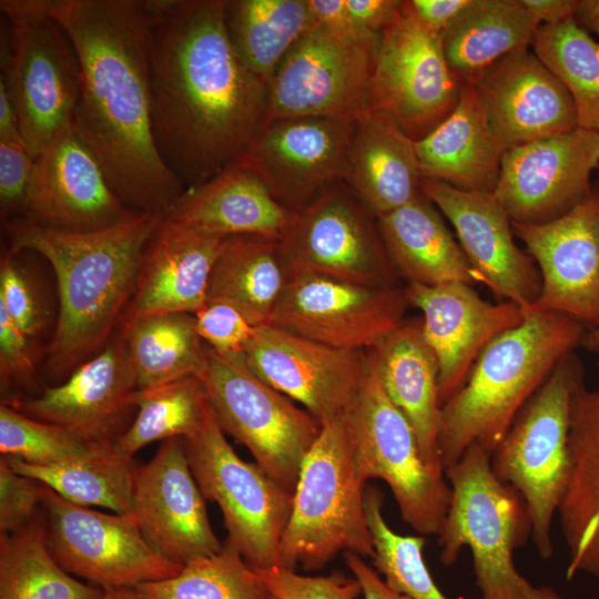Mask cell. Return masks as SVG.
Returning <instances> with one entry per match:
<instances>
[{"mask_svg": "<svg viewBox=\"0 0 599 599\" xmlns=\"http://www.w3.org/2000/svg\"><path fill=\"white\" fill-rule=\"evenodd\" d=\"M227 0H152V128L185 190L235 162L265 121L268 84L240 58Z\"/></svg>", "mask_w": 599, "mask_h": 599, "instance_id": "cell-1", "label": "cell"}, {"mask_svg": "<svg viewBox=\"0 0 599 599\" xmlns=\"http://www.w3.org/2000/svg\"><path fill=\"white\" fill-rule=\"evenodd\" d=\"M69 34L81 68L74 132L134 212L164 215L185 191L152 128V1L38 0Z\"/></svg>", "mask_w": 599, "mask_h": 599, "instance_id": "cell-2", "label": "cell"}, {"mask_svg": "<svg viewBox=\"0 0 599 599\" xmlns=\"http://www.w3.org/2000/svg\"><path fill=\"white\" fill-rule=\"evenodd\" d=\"M162 216L138 212L91 232L50 230L26 219L4 224L9 250L39 253L57 278L59 314L47 351L52 374H71L112 339L134 295L144 247Z\"/></svg>", "mask_w": 599, "mask_h": 599, "instance_id": "cell-3", "label": "cell"}, {"mask_svg": "<svg viewBox=\"0 0 599 599\" xmlns=\"http://www.w3.org/2000/svg\"><path fill=\"white\" fill-rule=\"evenodd\" d=\"M586 331L565 314L529 308L521 324L496 336L464 385L441 405L438 448L444 471L471 444L493 454L560 359L581 347Z\"/></svg>", "mask_w": 599, "mask_h": 599, "instance_id": "cell-4", "label": "cell"}, {"mask_svg": "<svg viewBox=\"0 0 599 599\" xmlns=\"http://www.w3.org/2000/svg\"><path fill=\"white\" fill-rule=\"evenodd\" d=\"M445 476L450 500L437 534L440 561L455 564L468 547L480 599H564L516 568L514 552L531 537L530 517L521 495L495 475L491 454L471 444Z\"/></svg>", "mask_w": 599, "mask_h": 599, "instance_id": "cell-5", "label": "cell"}, {"mask_svg": "<svg viewBox=\"0 0 599 599\" xmlns=\"http://www.w3.org/2000/svg\"><path fill=\"white\" fill-rule=\"evenodd\" d=\"M346 414L322 422L306 454L280 545V568L317 571L341 552L375 555Z\"/></svg>", "mask_w": 599, "mask_h": 599, "instance_id": "cell-6", "label": "cell"}, {"mask_svg": "<svg viewBox=\"0 0 599 599\" xmlns=\"http://www.w3.org/2000/svg\"><path fill=\"white\" fill-rule=\"evenodd\" d=\"M585 367L572 351L525 404L491 454V468L522 497L531 540L542 559L554 554L552 521L570 473L568 436L573 390Z\"/></svg>", "mask_w": 599, "mask_h": 599, "instance_id": "cell-7", "label": "cell"}, {"mask_svg": "<svg viewBox=\"0 0 599 599\" xmlns=\"http://www.w3.org/2000/svg\"><path fill=\"white\" fill-rule=\"evenodd\" d=\"M9 44L1 78L14 103L21 136L33 159L73 131L80 95L77 50L38 0H1Z\"/></svg>", "mask_w": 599, "mask_h": 599, "instance_id": "cell-8", "label": "cell"}, {"mask_svg": "<svg viewBox=\"0 0 599 599\" xmlns=\"http://www.w3.org/2000/svg\"><path fill=\"white\" fill-rule=\"evenodd\" d=\"M205 354L200 378L221 429L294 494L303 460L322 423L257 376L243 353L220 354L205 344Z\"/></svg>", "mask_w": 599, "mask_h": 599, "instance_id": "cell-9", "label": "cell"}, {"mask_svg": "<svg viewBox=\"0 0 599 599\" xmlns=\"http://www.w3.org/2000/svg\"><path fill=\"white\" fill-rule=\"evenodd\" d=\"M184 443L205 500L216 502L222 511L225 542L256 570L280 568V545L293 493L258 464L245 461L235 453L210 405L200 429Z\"/></svg>", "mask_w": 599, "mask_h": 599, "instance_id": "cell-10", "label": "cell"}, {"mask_svg": "<svg viewBox=\"0 0 599 599\" xmlns=\"http://www.w3.org/2000/svg\"><path fill=\"white\" fill-rule=\"evenodd\" d=\"M368 357L366 377L346 413L357 473L364 483L380 479L390 488L413 530L437 535L449 506V484L426 465L410 423L385 393Z\"/></svg>", "mask_w": 599, "mask_h": 599, "instance_id": "cell-11", "label": "cell"}, {"mask_svg": "<svg viewBox=\"0 0 599 599\" xmlns=\"http://www.w3.org/2000/svg\"><path fill=\"white\" fill-rule=\"evenodd\" d=\"M378 34L314 22L268 83L264 123L306 115L356 118L367 111Z\"/></svg>", "mask_w": 599, "mask_h": 599, "instance_id": "cell-12", "label": "cell"}, {"mask_svg": "<svg viewBox=\"0 0 599 599\" xmlns=\"http://www.w3.org/2000/svg\"><path fill=\"white\" fill-rule=\"evenodd\" d=\"M461 82L449 69L440 34L426 28L403 1L378 34L369 109L388 114L414 141L457 105Z\"/></svg>", "mask_w": 599, "mask_h": 599, "instance_id": "cell-13", "label": "cell"}, {"mask_svg": "<svg viewBox=\"0 0 599 599\" xmlns=\"http://www.w3.org/2000/svg\"><path fill=\"white\" fill-rule=\"evenodd\" d=\"M292 273L374 287L397 286L377 217L344 182L293 215L278 237Z\"/></svg>", "mask_w": 599, "mask_h": 599, "instance_id": "cell-14", "label": "cell"}, {"mask_svg": "<svg viewBox=\"0 0 599 599\" xmlns=\"http://www.w3.org/2000/svg\"><path fill=\"white\" fill-rule=\"evenodd\" d=\"M49 550L70 575L103 590L175 576L182 566L159 554L130 514H104L71 502L41 484Z\"/></svg>", "mask_w": 599, "mask_h": 599, "instance_id": "cell-15", "label": "cell"}, {"mask_svg": "<svg viewBox=\"0 0 599 599\" xmlns=\"http://www.w3.org/2000/svg\"><path fill=\"white\" fill-rule=\"evenodd\" d=\"M356 118L306 115L265 122L236 161L254 172L280 204L300 211L344 181Z\"/></svg>", "mask_w": 599, "mask_h": 599, "instance_id": "cell-16", "label": "cell"}, {"mask_svg": "<svg viewBox=\"0 0 599 599\" xmlns=\"http://www.w3.org/2000/svg\"><path fill=\"white\" fill-rule=\"evenodd\" d=\"M405 287H374L294 273L270 325L321 344L368 352L405 318Z\"/></svg>", "mask_w": 599, "mask_h": 599, "instance_id": "cell-17", "label": "cell"}, {"mask_svg": "<svg viewBox=\"0 0 599 599\" xmlns=\"http://www.w3.org/2000/svg\"><path fill=\"white\" fill-rule=\"evenodd\" d=\"M599 166V132L576 128L505 151L494 195L511 223L540 225L578 205Z\"/></svg>", "mask_w": 599, "mask_h": 599, "instance_id": "cell-18", "label": "cell"}, {"mask_svg": "<svg viewBox=\"0 0 599 599\" xmlns=\"http://www.w3.org/2000/svg\"><path fill=\"white\" fill-rule=\"evenodd\" d=\"M243 354L257 376L321 423L348 412L369 366L367 352L331 347L270 324L256 328Z\"/></svg>", "mask_w": 599, "mask_h": 599, "instance_id": "cell-19", "label": "cell"}, {"mask_svg": "<svg viewBox=\"0 0 599 599\" xmlns=\"http://www.w3.org/2000/svg\"><path fill=\"white\" fill-rule=\"evenodd\" d=\"M541 277L536 311L565 314L599 329V183L564 216L540 225L511 223Z\"/></svg>", "mask_w": 599, "mask_h": 599, "instance_id": "cell-20", "label": "cell"}, {"mask_svg": "<svg viewBox=\"0 0 599 599\" xmlns=\"http://www.w3.org/2000/svg\"><path fill=\"white\" fill-rule=\"evenodd\" d=\"M131 515L145 540L181 566L223 548L182 438L164 440L153 458L138 467Z\"/></svg>", "mask_w": 599, "mask_h": 599, "instance_id": "cell-21", "label": "cell"}, {"mask_svg": "<svg viewBox=\"0 0 599 599\" xmlns=\"http://www.w3.org/2000/svg\"><path fill=\"white\" fill-rule=\"evenodd\" d=\"M420 189L451 223L478 283L497 302L529 309L540 294V272L531 255L515 243L510 219L494 193L464 191L424 177Z\"/></svg>", "mask_w": 599, "mask_h": 599, "instance_id": "cell-22", "label": "cell"}, {"mask_svg": "<svg viewBox=\"0 0 599 599\" xmlns=\"http://www.w3.org/2000/svg\"><path fill=\"white\" fill-rule=\"evenodd\" d=\"M135 213L113 191L99 160L74 130L34 159L22 219L55 231L91 232Z\"/></svg>", "mask_w": 599, "mask_h": 599, "instance_id": "cell-23", "label": "cell"}, {"mask_svg": "<svg viewBox=\"0 0 599 599\" xmlns=\"http://www.w3.org/2000/svg\"><path fill=\"white\" fill-rule=\"evenodd\" d=\"M138 389L125 343L120 335L75 368L62 384L39 397L9 398L3 403L42 422L62 426L92 444L114 443L135 407Z\"/></svg>", "mask_w": 599, "mask_h": 599, "instance_id": "cell-24", "label": "cell"}, {"mask_svg": "<svg viewBox=\"0 0 599 599\" xmlns=\"http://www.w3.org/2000/svg\"><path fill=\"white\" fill-rule=\"evenodd\" d=\"M405 292L410 307L423 314V333L438 362L441 405L464 385L483 349L525 318L518 304L489 303L471 285L460 282L407 284Z\"/></svg>", "mask_w": 599, "mask_h": 599, "instance_id": "cell-25", "label": "cell"}, {"mask_svg": "<svg viewBox=\"0 0 599 599\" xmlns=\"http://www.w3.org/2000/svg\"><path fill=\"white\" fill-rule=\"evenodd\" d=\"M470 84L504 151L578 128L568 90L530 47L504 57Z\"/></svg>", "mask_w": 599, "mask_h": 599, "instance_id": "cell-26", "label": "cell"}, {"mask_svg": "<svg viewBox=\"0 0 599 599\" xmlns=\"http://www.w3.org/2000/svg\"><path fill=\"white\" fill-rule=\"evenodd\" d=\"M224 238L162 216L144 247L135 292L122 321L199 311L206 303Z\"/></svg>", "mask_w": 599, "mask_h": 599, "instance_id": "cell-27", "label": "cell"}, {"mask_svg": "<svg viewBox=\"0 0 599 599\" xmlns=\"http://www.w3.org/2000/svg\"><path fill=\"white\" fill-rule=\"evenodd\" d=\"M570 473L558 509L568 548L567 578L586 573L599 582V386H576L568 436Z\"/></svg>", "mask_w": 599, "mask_h": 599, "instance_id": "cell-28", "label": "cell"}, {"mask_svg": "<svg viewBox=\"0 0 599 599\" xmlns=\"http://www.w3.org/2000/svg\"><path fill=\"white\" fill-rule=\"evenodd\" d=\"M368 354L385 393L410 423L426 465L445 474L438 448L439 366L422 317L404 318Z\"/></svg>", "mask_w": 599, "mask_h": 599, "instance_id": "cell-29", "label": "cell"}, {"mask_svg": "<svg viewBox=\"0 0 599 599\" xmlns=\"http://www.w3.org/2000/svg\"><path fill=\"white\" fill-rule=\"evenodd\" d=\"M292 215L254 172L235 161L186 189L163 216L220 237L278 238Z\"/></svg>", "mask_w": 599, "mask_h": 599, "instance_id": "cell-30", "label": "cell"}, {"mask_svg": "<svg viewBox=\"0 0 599 599\" xmlns=\"http://www.w3.org/2000/svg\"><path fill=\"white\" fill-rule=\"evenodd\" d=\"M415 146L422 177L464 191L494 192L505 151L473 84H463L453 112Z\"/></svg>", "mask_w": 599, "mask_h": 599, "instance_id": "cell-31", "label": "cell"}, {"mask_svg": "<svg viewBox=\"0 0 599 599\" xmlns=\"http://www.w3.org/2000/svg\"><path fill=\"white\" fill-rule=\"evenodd\" d=\"M415 141L385 112L368 109L356 118L344 182L376 216L422 193Z\"/></svg>", "mask_w": 599, "mask_h": 599, "instance_id": "cell-32", "label": "cell"}, {"mask_svg": "<svg viewBox=\"0 0 599 599\" xmlns=\"http://www.w3.org/2000/svg\"><path fill=\"white\" fill-rule=\"evenodd\" d=\"M377 224L387 254L407 284L436 286L460 282L473 286L478 283L460 244L423 192L377 217Z\"/></svg>", "mask_w": 599, "mask_h": 599, "instance_id": "cell-33", "label": "cell"}, {"mask_svg": "<svg viewBox=\"0 0 599 599\" xmlns=\"http://www.w3.org/2000/svg\"><path fill=\"white\" fill-rule=\"evenodd\" d=\"M292 274L278 238L229 236L214 262L206 302L229 304L253 325H266Z\"/></svg>", "mask_w": 599, "mask_h": 599, "instance_id": "cell-34", "label": "cell"}, {"mask_svg": "<svg viewBox=\"0 0 599 599\" xmlns=\"http://www.w3.org/2000/svg\"><path fill=\"white\" fill-rule=\"evenodd\" d=\"M539 21L520 0H470L440 33L451 72L473 83L509 53L531 45Z\"/></svg>", "mask_w": 599, "mask_h": 599, "instance_id": "cell-35", "label": "cell"}, {"mask_svg": "<svg viewBox=\"0 0 599 599\" xmlns=\"http://www.w3.org/2000/svg\"><path fill=\"white\" fill-rule=\"evenodd\" d=\"M121 325L138 389L202 376L205 344L196 333L193 314L148 315L124 319Z\"/></svg>", "mask_w": 599, "mask_h": 599, "instance_id": "cell-36", "label": "cell"}, {"mask_svg": "<svg viewBox=\"0 0 599 599\" xmlns=\"http://www.w3.org/2000/svg\"><path fill=\"white\" fill-rule=\"evenodd\" d=\"M3 458L17 473L35 479L71 502L98 506L116 514L132 512L138 466L115 441L95 444L82 457L50 466Z\"/></svg>", "mask_w": 599, "mask_h": 599, "instance_id": "cell-37", "label": "cell"}, {"mask_svg": "<svg viewBox=\"0 0 599 599\" xmlns=\"http://www.w3.org/2000/svg\"><path fill=\"white\" fill-rule=\"evenodd\" d=\"M308 0H227L226 30L242 61L264 82L314 24Z\"/></svg>", "mask_w": 599, "mask_h": 599, "instance_id": "cell-38", "label": "cell"}, {"mask_svg": "<svg viewBox=\"0 0 599 599\" xmlns=\"http://www.w3.org/2000/svg\"><path fill=\"white\" fill-rule=\"evenodd\" d=\"M103 593L72 577L53 558L43 511L24 528L0 535V599H100Z\"/></svg>", "mask_w": 599, "mask_h": 599, "instance_id": "cell-39", "label": "cell"}, {"mask_svg": "<svg viewBox=\"0 0 599 599\" xmlns=\"http://www.w3.org/2000/svg\"><path fill=\"white\" fill-rule=\"evenodd\" d=\"M530 48L568 90L578 126L599 132V41L570 19L541 24Z\"/></svg>", "mask_w": 599, "mask_h": 599, "instance_id": "cell-40", "label": "cell"}, {"mask_svg": "<svg viewBox=\"0 0 599 599\" xmlns=\"http://www.w3.org/2000/svg\"><path fill=\"white\" fill-rule=\"evenodd\" d=\"M132 402L138 414L115 441L118 448L132 458L151 443L192 437L202 426L209 408L205 387L196 376L136 389Z\"/></svg>", "mask_w": 599, "mask_h": 599, "instance_id": "cell-41", "label": "cell"}, {"mask_svg": "<svg viewBox=\"0 0 599 599\" xmlns=\"http://www.w3.org/2000/svg\"><path fill=\"white\" fill-rule=\"evenodd\" d=\"M142 599H268L272 593L256 569L229 544L194 559L173 577L134 588Z\"/></svg>", "mask_w": 599, "mask_h": 599, "instance_id": "cell-42", "label": "cell"}, {"mask_svg": "<svg viewBox=\"0 0 599 599\" xmlns=\"http://www.w3.org/2000/svg\"><path fill=\"white\" fill-rule=\"evenodd\" d=\"M364 505L375 550L373 565L387 586L410 599H448L424 559L425 537L400 535L389 527L383 515L384 495L379 488L365 489Z\"/></svg>", "mask_w": 599, "mask_h": 599, "instance_id": "cell-43", "label": "cell"}, {"mask_svg": "<svg viewBox=\"0 0 599 599\" xmlns=\"http://www.w3.org/2000/svg\"><path fill=\"white\" fill-rule=\"evenodd\" d=\"M93 445L62 426L32 418L1 402L0 453L3 457L50 466L82 457Z\"/></svg>", "mask_w": 599, "mask_h": 599, "instance_id": "cell-44", "label": "cell"}, {"mask_svg": "<svg viewBox=\"0 0 599 599\" xmlns=\"http://www.w3.org/2000/svg\"><path fill=\"white\" fill-rule=\"evenodd\" d=\"M270 592L278 599H357L359 582L339 571L327 576H303L295 570L273 568L257 570Z\"/></svg>", "mask_w": 599, "mask_h": 599, "instance_id": "cell-45", "label": "cell"}, {"mask_svg": "<svg viewBox=\"0 0 599 599\" xmlns=\"http://www.w3.org/2000/svg\"><path fill=\"white\" fill-rule=\"evenodd\" d=\"M193 316L203 343L220 354L243 353L258 327L238 309L221 302H206Z\"/></svg>", "mask_w": 599, "mask_h": 599, "instance_id": "cell-46", "label": "cell"}, {"mask_svg": "<svg viewBox=\"0 0 599 599\" xmlns=\"http://www.w3.org/2000/svg\"><path fill=\"white\" fill-rule=\"evenodd\" d=\"M12 251L2 256L0 263V307L16 325L33 338L43 327L44 316L37 294Z\"/></svg>", "mask_w": 599, "mask_h": 599, "instance_id": "cell-47", "label": "cell"}, {"mask_svg": "<svg viewBox=\"0 0 599 599\" xmlns=\"http://www.w3.org/2000/svg\"><path fill=\"white\" fill-rule=\"evenodd\" d=\"M41 484L13 470L0 459V535L28 526L40 512Z\"/></svg>", "mask_w": 599, "mask_h": 599, "instance_id": "cell-48", "label": "cell"}, {"mask_svg": "<svg viewBox=\"0 0 599 599\" xmlns=\"http://www.w3.org/2000/svg\"><path fill=\"white\" fill-rule=\"evenodd\" d=\"M34 159L23 140H0V211L3 225L24 215Z\"/></svg>", "mask_w": 599, "mask_h": 599, "instance_id": "cell-49", "label": "cell"}, {"mask_svg": "<svg viewBox=\"0 0 599 599\" xmlns=\"http://www.w3.org/2000/svg\"><path fill=\"white\" fill-rule=\"evenodd\" d=\"M29 338L0 307V378L1 389L30 380L34 361Z\"/></svg>", "mask_w": 599, "mask_h": 599, "instance_id": "cell-50", "label": "cell"}, {"mask_svg": "<svg viewBox=\"0 0 599 599\" xmlns=\"http://www.w3.org/2000/svg\"><path fill=\"white\" fill-rule=\"evenodd\" d=\"M345 2L358 28L379 34L393 18L400 0H345Z\"/></svg>", "mask_w": 599, "mask_h": 599, "instance_id": "cell-51", "label": "cell"}, {"mask_svg": "<svg viewBox=\"0 0 599 599\" xmlns=\"http://www.w3.org/2000/svg\"><path fill=\"white\" fill-rule=\"evenodd\" d=\"M419 21L440 34L469 4L470 0H408Z\"/></svg>", "mask_w": 599, "mask_h": 599, "instance_id": "cell-52", "label": "cell"}, {"mask_svg": "<svg viewBox=\"0 0 599 599\" xmlns=\"http://www.w3.org/2000/svg\"><path fill=\"white\" fill-rule=\"evenodd\" d=\"M345 564L362 587L364 599H410L387 586L376 569L369 567L362 556L344 552Z\"/></svg>", "mask_w": 599, "mask_h": 599, "instance_id": "cell-53", "label": "cell"}, {"mask_svg": "<svg viewBox=\"0 0 599 599\" xmlns=\"http://www.w3.org/2000/svg\"><path fill=\"white\" fill-rule=\"evenodd\" d=\"M308 2L315 22L342 32L364 31L353 21L345 0H308Z\"/></svg>", "mask_w": 599, "mask_h": 599, "instance_id": "cell-54", "label": "cell"}, {"mask_svg": "<svg viewBox=\"0 0 599 599\" xmlns=\"http://www.w3.org/2000/svg\"><path fill=\"white\" fill-rule=\"evenodd\" d=\"M541 24H558L573 19L578 0H520Z\"/></svg>", "mask_w": 599, "mask_h": 599, "instance_id": "cell-55", "label": "cell"}, {"mask_svg": "<svg viewBox=\"0 0 599 599\" xmlns=\"http://www.w3.org/2000/svg\"><path fill=\"white\" fill-rule=\"evenodd\" d=\"M0 140H23L18 113L6 82L0 77Z\"/></svg>", "mask_w": 599, "mask_h": 599, "instance_id": "cell-56", "label": "cell"}, {"mask_svg": "<svg viewBox=\"0 0 599 599\" xmlns=\"http://www.w3.org/2000/svg\"><path fill=\"white\" fill-rule=\"evenodd\" d=\"M573 20L599 40V0H578Z\"/></svg>", "mask_w": 599, "mask_h": 599, "instance_id": "cell-57", "label": "cell"}, {"mask_svg": "<svg viewBox=\"0 0 599 599\" xmlns=\"http://www.w3.org/2000/svg\"><path fill=\"white\" fill-rule=\"evenodd\" d=\"M100 599H142L132 588L104 590Z\"/></svg>", "mask_w": 599, "mask_h": 599, "instance_id": "cell-58", "label": "cell"}, {"mask_svg": "<svg viewBox=\"0 0 599 599\" xmlns=\"http://www.w3.org/2000/svg\"><path fill=\"white\" fill-rule=\"evenodd\" d=\"M581 347L592 354L599 355V329L586 331Z\"/></svg>", "mask_w": 599, "mask_h": 599, "instance_id": "cell-59", "label": "cell"}, {"mask_svg": "<svg viewBox=\"0 0 599 599\" xmlns=\"http://www.w3.org/2000/svg\"><path fill=\"white\" fill-rule=\"evenodd\" d=\"M268 599H278V598L272 595Z\"/></svg>", "mask_w": 599, "mask_h": 599, "instance_id": "cell-60", "label": "cell"}]
</instances>
